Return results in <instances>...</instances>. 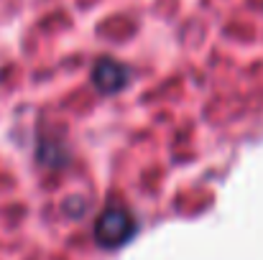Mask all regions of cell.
Wrapping results in <instances>:
<instances>
[{"instance_id":"cell-2","label":"cell","mask_w":263,"mask_h":260,"mask_svg":"<svg viewBox=\"0 0 263 260\" xmlns=\"http://www.w3.org/2000/svg\"><path fill=\"white\" fill-rule=\"evenodd\" d=\"M92 85L100 94H118L128 87V69L112 56H102L92 67Z\"/></svg>"},{"instance_id":"cell-3","label":"cell","mask_w":263,"mask_h":260,"mask_svg":"<svg viewBox=\"0 0 263 260\" xmlns=\"http://www.w3.org/2000/svg\"><path fill=\"white\" fill-rule=\"evenodd\" d=\"M67 158H69V153H67V148H64L59 141H44V143L39 146V161H41L44 166L59 169V166L67 164Z\"/></svg>"},{"instance_id":"cell-1","label":"cell","mask_w":263,"mask_h":260,"mask_svg":"<svg viewBox=\"0 0 263 260\" xmlns=\"http://www.w3.org/2000/svg\"><path fill=\"white\" fill-rule=\"evenodd\" d=\"M92 232H95V243L100 248L118 250V248L128 245L136 237L138 222H136V217L125 207H107L95 219V230Z\"/></svg>"}]
</instances>
